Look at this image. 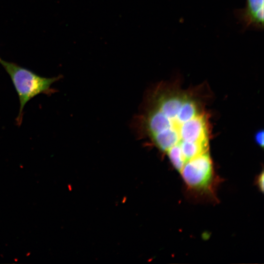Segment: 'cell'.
<instances>
[{"label":"cell","instance_id":"52a82bcc","mask_svg":"<svg viewBox=\"0 0 264 264\" xmlns=\"http://www.w3.org/2000/svg\"><path fill=\"white\" fill-rule=\"evenodd\" d=\"M2 59H1L0 57V61Z\"/></svg>","mask_w":264,"mask_h":264},{"label":"cell","instance_id":"5b68a950","mask_svg":"<svg viewBox=\"0 0 264 264\" xmlns=\"http://www.w3.org/2000/svg\"><path fill=\"white\" fill-rule=\"evenodd\" d=\"M255 139L256 143H257L260 146L263 147L264 146V132L263 131H260L257 132L255 136Z\"/></svg>","mask_w":264,"mask_h":264},{"label":"cell","instance_id":"6da1fadb","mask_svg":"<svg viewBox=\"0 0 264 264\" xmlns=\"http://www.w3.org/2000/svg\"><path fill=\"white\" fill-rule=\"evenodd\" d=\"M141 119L143 131L179 172L188 161L209 153V117L193 96L158 87Z\"/></svg>","mask_w":264,"mask_h":264},{"label":"cell","instance_id":"7a4b0ae2","mask_svg":"<svg viewBox=\"0 0 264 264\" xmlns=\"http://www.w3.org/2000/svg\"><path fill=\"white\" fill-rule=\"evenodd\" d=\"M0 63L10 76L19 97L20 110L16 121L20 126L23 110L27 102L40 94L50 95L54 93L51 86L61 77H45L13 62L1 60Z\"/></svg>","mask_w":264,"mask_h":264},{"label":"cell","instance_id":"277c9868","mask_svg":"<svg viewBox=\"0 0 264 264\" xmlns=\"http://www.w3.org/2000/svg\"><path fill=\"white\" fill-rule=\"evenodd\" d=\"M264 0H246L243 8L234 10V14L243 27V30L264 29Z\"/></svg>","mask_w":264,"mask_h":264},{"label":"cell","instance_id":"8992f818","mask_svg":"<svg viewBox=\"0 0 264 264\" xmlns=\"http://www.w3.org/2000/svg\"><path fill=\"white\" fill-rule=\"evenodd\" d=\"M257 184L259 189L262 192L264 190V173L262 172L258 177Z\"/></svg>","mask_w":264,"mask_h":264},{"label":"cell","instance_id":"3957f363","mask_svg":"<svg viewBox=\"0 0 264 264\" xmlns=\"http://www.w3.org/2000/svg\"><path fill=\"white\" fill-rule=\"evenodd\" d=\"M179 173L189 190L197 192L212 190L215 173L210 153L188 161Z\"/></svg>","mask_w":264,"mask_h":264}]
</instances>
